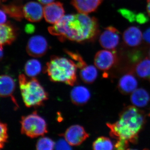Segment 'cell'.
<instances>
[{"mask_svg": "<svg viewBox=\"0 0 150 150\" xmlns=\"http://www.w3.org/2000/svg\"><path fill=\"white\" fill-rule=\"evenodd\" d=\"M48 30L61 41L69 40L83 43L95 39L99 33V25L95 18L79 13L64 16Z\"/></svg>", "mask_w": 150, "mask_h": 150, "instance_id": "cell-1", "label": "cell"}, {"mask_svg": "<svg viewBox=\"0 0 150 150\" xmlns=\"http://www.w3.org/2000/svg\"><path fill=\"white\" fill-rule=\"evenodd\" d=\"M145 117L144 112L135 106H128L120 113L118 121L107 123L110 135L115 139L134 143L138 134L144 126Z\"/></svg>", "mask_w": 150, "mask_h": 150, "instance_id": "cell-2", "label": "cell"}, {"mask_svg": "<svg viewBox=\"0 0 150 150\" xmlns=\"http://www.w3.org/2000/svg\"><path fill=\"white\" fill-rule=\"evenodd\" d=\"M77 68L75 62L71 59L53 56L44 70L52 81L74 86L77 81Z\"/></svg>", "mask_w": 150, "mask_h": 150, "instance_id": "cell-3", "label": "cell"}, {"mask_svg": "<svg viewBox=\"0 0 150 150\" xmlns=\"http://www.w3.org/2000/svg\"><path fill=\"white\" fill-rule=\"evenodd\" d=\"M18 81L22 97L26 107H40L48 99V93L36 78L29 79L21 74Z\"/></svg>", "mask_w": 150, "mask_h": 150, "instance_id": "cell-4", "label": "cell"}, {"mask_svg": "<svg viewBox=\"0 0 150 150\" xmlns=\"http://www.w3.org/2000/svg\"><path fill=\"white\" fill-rule=\"evenodd\" d=\"M21 132L28 137L34 139L44 136L48 132L47 123L36 112L22 117Z\"/></svg>", "mask_w": 150, "mask_h": 150, "instance_id": "cell-5", "label": "cell"}, {"mask_svg": "<svg viewBox=\"0 0 150 150\" xmlns=\"http://www.w3.org/2000/svg\"><path fill=\"white\" fill-rule=\"evenodd\" d=\"M63 136L68 144L71 146H79L89 137L84 128L79 125L70 126L67 129Z\"/></svg>", "mask_w": 150, "mask_h": 150, "instance_id": "cell-6", "label": "cell"}, {"mask_svg": "<svg viewBox=\"0 0 150 150\" xmlns=\"http://www.w3.org/2000/svg\"><path fill=\"white\" fill-rule=\"evenodd\" d=\"M48 48V42L45 38L41 35H34L28 40L26 51L29 56L39 58L46 54Z\"/></svg>", "mask_w": 150, "mask_h": 150, "instance_id": "cell-7", "label": "cell"}, {"mask_svg": "<svg viewBox=\"0 0 150 150\" xmlns=\"http://www.w3.org/2000/svg\"><path fill=\"white\" fill-rule=\"evenodd\" d=\"M120 33L112 26L105 28L99 37V43L103 48L108 50H113L119 44Z\"/></svg>", "mask_w": 150, "mask_h": 150, "instance_id": "cell-8", "label": "cell"}, {"mask_svg": "<svg viewBox=\"0 0 150 150\" xmlns=\"http://www.w3.org/2000/svg\"><path fill=\"white\" fill-rule=\"evenodd\" d=\"M116 61V56L113 51L104 50L96 53L94 62L96 67L98 69L107 71L113 67Z\"/></svg>", "mask_w": 150, "mask_h": 150, "instance_id": "cell-9", "label": "cell"}, {"mask_svg": "<svg viewBox=\"0 0 150 150\" xmlns=\"http://www.w3.org/2000/svg\"><path fill=\"white\" fill-rule=\"evenodd\" d=\"M65 10L62 3L52 2L46 5L43 8V16L48 23L54 24L64 16Z\"/></svg>", "mask_w": 150, "mask_h": 150, "instance_id": "cell-10", "label": "cell"}, {"mask_svg": "<svg viewBox=\"0 0 150 150\" xmlns=\"http://www.w3.org/2000/svg\"><path fill=\"white\" fill-rule=\"evenodd\" d=\"M23 16L27 20L31 22L40 21L43 16V8L40 4L30 1L25 4L23 8Z\"/></svg>", "mask_w": 150, "mask_h": 150, "instance_id": "cell-11", "label": "cell"}, {"mask_svg": "<svg viewBox=\"0 0 150 150\" xmlns=\"http://www.w3.org/2000/svg\"><path fill=\"white\" fill-rule=\"evenodd\" d=\"M15 88V82L11 77L7 75L0 76V96L11 97L14 104L18 107L16 100L13 96Z\"/></svg>", "mask_w": 150, "mask_h": 150, "instance_id": "cell-12", "label": "cell"}, {"mask_svg": "<svg viewBox=\"0 0 150 150\" xmlns=\"http://www.w3.org/2000/svg\"><path fill=\"white\" fill-rule=\"evenodd\" d=\"M123 37L126 45L130 47H136L142 43L143 35L139 28L131 26L125 30Z\"/></svg>", "mask_w": 150, "mask_h": 150, "instance_id": "cell-13", "label": "cell"}, {"mask_svg": "<svg viewBox=\"0 0 150 150\" xmlns=\"http://www.w3.org/2000/svg\"><path fill=\"white\" fill-rule=\"evenodd\" d=\"M103 0H72L71 4L80 13L88 14L96 11Z\"/></svg>", "mask_w": 150, "mask_h": 150, "instance_id": "cell-14", "label": "cell"}, {"mask_svg": "<svg viewBox=\"0 0 150 150\" xmlns=\"http://www.w3.org/2000/svg\"><path fill=\"white\" fill-rule=\"evenodd\" d=\"M71 99L74 104L83 105L86 104L91 97V94L87 88L83 86H77L71 91Z\"/></svg>", "mask_w": 150, "mask_h": 150, "instance_id": "cell-15", "label": "cell"}, {"mask_svg": "<svg viewBox=\"0 0 150 150\" xmlns=\"http://www.w3.org/2000/svg\"><path fill=\"white\" fill-rule=\"evenodd\" d=\"M138 86V81L132 74H127L123 75L119 80L118 87L123 94L132 93L136 90Z\"/></svg>", "mask_w": 150, "mask_h": 150, "instance_id": "cell-16", "label": "cell"}, {"mask_svg": "<svg viewBox=\"0 0 150 150\" xmlns=\"http://www.w3.org/2000/svg\"><path fill=\"white\" fill-rule=\"evenodd\" d=\"M131 101L136 107H146L150 101L149 94L144 89L137 88L131 94Z\"/></svg>", "mask_w": 150, "mask_h": 150, "instance_id": "cell-17", "label": "cell"}, {"mask_svg": "<svg viewBox=\"0 0 150 150\" xmlns=\"http://www.w3.org/2000/svg\"><path fill=\"white\" fill-rule=\"evenodd\" d=\"M98 75V72L96 67L92 65H86L81 69L80 72L81 79L87 84L93 83L97 78Z\"/></svg>", "mask_w": 150, "mask_h": 150, "instance_id": "cell-18", "label": "cell"}, {"mask_svg": "<svg viewBox=\"0 0 150 150\" xmlns=\"http://www.w3.org/2000/svg\"><path fill=\"white\" fill-rule=\"evenodd\" d=\"M2 9L11 17L16 20L20 21L23 18V7L17 4H11L7 5H3Z\"/></svg>", "mask_w": 150, "mask_h": 150, "instance_id": "cell-19", "label": "cell"}, {"mask_svg": "<svg viewBox=\"0 0 150 150\" xmlns=\"http://www.w3.org/2000/svg\"><path fill=\"white\" fill-rule=\"evenodd\" d=\"M25 72L28 76L35 77L40 74L42 70V66L38 60L35 59L28 60L24 67Z\"/></svg>", "mask_w": 150, "mask_h": 150, "instance_id": "cell-20", "label": "cell"}, {"mask_svg": "<svg viewBox=\"0 0 150 150\" xmlns=\"http://www.w3.org/2000/svg\"><path fill=\"white\" fill-rule=\"evenodd\" d=\"M136 72L139 77L150 82V59L146 58L137 64Z\"/></svg>", "mask_w": 150, "mask_h": 150, "instance_id": "cell-21", "label": "cell"}, {"mask_svg": "<svg viewBox=\"0 0 150 150\" xmlns=\"http://www.w3.org/2000/svg\"><path fill=\"white\" fill-rule=\"evenodd\" d=\"M93 149L95 150H111L114 149L112 141L105 137H100L93 142Z\"/></svg>", "mask_w": 150, "mask_h": 150, "instance_id": "cell-22", "label": "cell"}, {"mask_svg": "<svg viewBox=\"0 0 150 150\" xmlns=\"http://www.w3.org/2000/svg\"><path fill=\"white\" fill-rule=\"evenodd\" d=\"M35 147L37 150H53L55 147V143L50 138L42 137L38 141Z\"/></svg>", "mask_w": 150, "mask_h": 150, "instance_id": "cell-23", "label": "cell"}, {"mask_svg": "<svg viewBox=\"0 0 150 150\" xmlns=\"http://www.w3.org/2000/svg\"><path fill=\"white\" fill-rule=\"evenodd\" d=\"M66 52L72 60H74L73 61L75 62L77 67L80 69L87 65L79 54L77 53H74L68 50H66Z\"/></svg>", "mask_w": 150, "mask_h": 150, "instance_id": "cell-24", "label": "cell"}, {"mask_svg": "<svg viewBox=\"0 0 150 150\" xmlns=\"http://www.w3.org/2000/svg\"><path fill=\"white\" fill-rule=\"evenodd\" d=\"M8 137L7 125L0 121V149L4 146Z\"/></svg>", "mask_w": 150, "mask_h": 150, "instance_id": "cell-25", "label": "cell"}, {"mask_svg": "<svg viewBox=\"0 0 150 150\" xmlns=\"http://www.w3.org/2000/svg\"><path fill=\"white\" fill-rule=\"evenodd\" d=\"M118 12L123 17L130 22L137 21V14H136L134 12L125 8L120 9Z\"/></svg>", "mask_w": 150, "mask_h": 150, "instance_id": "cell-26", "label": "cell"}, {"mask_svg": "<svg viewBox=\"0 0 150 150\" xmlns=\"http://www.w3.org/2000/svg\"><path fill=\"white\" fill-rule=\"evenodd\" d=\"M129 142L124 140H119L115 144V147L117 150H125L129 146Z\"/></svg>", "mask_w": 150, "mask_h": 150, "instance_id": "cell-27", "label": "cell"}, {"mask_svg": "<svg viewBox=\"0 0 150 150\" xmlns=\"http://www.w3.org/2000/svg\"><path fill=\"white\" fill-rule=\"evenodd\" d=\"M69 145L66 140L65 141L60 140L56 144H55V147L57 149H70Z\"/></svg>", "mask_w": 150, "mask_h": 150, "instance_id": "cell-28", "label": "cell"}, {"mask_svg": "<svg viewBox=\"0 0 150 150\" xmlns=\"http://www.w3.org/2000/svg\"><path fill=\"white\" fill-rule=\"evenodd\" d=\"M149 21L147 17L144 13H139L137 14V21L140 24H144L147 22Z\"/></svg>", "mask_w": 150, "mask_h": 150, "instance_id": "cell-29", "label": "cell"}, {"mask_svg": "<svg viewBox=\"0 0 150 150\" xmlns=\"http://www.w3.org/2000/svg\"><path fill=\"white\" fill-rule=\"evenodd\" d=\"M6 12L3 9H0V25L5 24L7 21Z\"/></svg>", "mask_w": 150, "mask_h": 150, "instance_id": "cell-30", "label": "cell"}, {"mask_svg": "<svg viewBox=\"0 0 150 150\" xmlns=\"http://www.w3.org/2000/svg\"><path fill=\"white\" fill-rule=\"evenodd\" d=\"M143 38L145 41L150 44V28L147 29L144 33Z\"/></svg>", "mask_w": 150, "mask_h": 150, "instance_id": "cell-31", "label": "cell"}, {"mask_svg": "<svg viewBox=\"0 0 150 150\" xmlns=\"http://www.w3.org/2000/svg\"><path fill=\"white\" fill-rule=\"evenodd\" d=\"M25 30L27 33H31L35 30V28L32 25L28 24L26 25Z\"/></svg>", "mask_w": 150, "mask_h": 150, "instance_id": "cell-32", "label": "cell"}, {"mask_svg": "<svg viewBox=\"0 0 150 150\" xmlns=\"http://www.w3.org/2000/svg\"><path fill=\"white\" fill-rule=\"evenodd\" d=\"M39 1V2L42 4L46 5L48 4H50L53 2L54 0H38Z\"/></svg>", "mask_w": 150, "mask_h": 150, "instance_id": "cell-33", "label": "cell"}, {"mask_svg": "<svg viewBox=\"0 0 150 150\" xmlns=\"http://www.w3.org/2000/svg\"><path fill=\"white\" fill-rule=\"evenodd\" d=\"M4 56V51L2 45H0V62L2 60Z\"/></svg>", "mask_w": 150, "mask_h": 150, "instance_id": "cell-34", "label": "cell"}, {"mask_svg": "<svg viewBox=\"0 0 150 150\" xmlns=\"http://www.w3.org/2000/svg\"><path fill=\"white\" fill-rule=\"evenodd\" d=\"M147 11L148 15L150 17V0H147Z\"/></svg>", "mask_w": 150, "mask_h": 150, "instance_id": "cell-35", "label": "cell"}, {"mask_svg": "<svg viewBox=\"0 0 150 150\" xmlns=\"http://www.w3.org/2000/svg\"><path fill=\"white\" fill-rule=\"evenodd\" d=\"M3 1H6V0H2Z\"/></svg>", "mask_w": 150, "mask_h": 150, "instance_id": "cell-36", "label": "cell"}, {"mask_svg": "<svg viewBox=\"0 0 150 150\" xmlns=\"http://www.w3.org/2000/svg\"><path fill=\"white\" fill-rule=\"evenodd\" d=\"M149 56H150V52H149Z\"/></svg>", "mask_w": 150, "mask_h": 150, "instance_id": "cell-37", "label": "cell"}]
</instances>
